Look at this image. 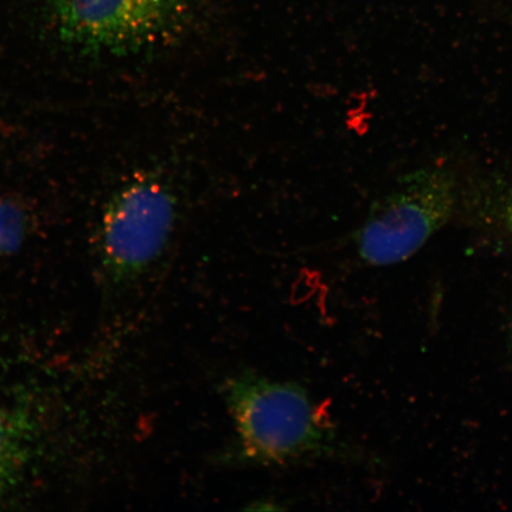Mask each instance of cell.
<instances>
[{"label":"cell","instance_id":"cell-4","mask_svg":"<svg viewBox=\"0 0 512 512\" xmlns=\"http://www.w3.org/2000/svg\"><path fill=\"white\" fill-rule=\"evenodd\" d=\"M177 198L155 174L133 176L102 211L98 245L102 264L114 278L142 275L162 256L174 233Z\"/></svg>","mask_w":512,"mask_h":512},{"label":"cell","instance_id":"cell-2","mask_svg":"<svg viewBox=\"0 0 512 512\" xmlns=\"http://www.w3.org/2000/svg\"><path fill=\"white\" fill-rule=\"evenodd\" d=\"M460 192L457 176L444 166L408 172L371 207L355 235L357 255L375 267L411 259L452 219Z\"/></svg>","mask_w":512,"mask_h":512},{"label":"cell","instance_id":"cell-7","mask_svg":"<svg viewBox=\"0 0 512 512\" xmlns=\"http://www.w3.org/2000/svg\"><path fill=\"white\" fill-rule=\"evenodd\" d=\"M19 457V438L16 426L0 412V480L9 475Z\"/></svg>","mask_w":512,"mask_h":512},{"label":"cell","instance_id":"cell-5","mask_svg":"<svg viewBox=\"0 0 512 512\" xmlns=\"http://www.w3.org/2000/svg\"><path fill=\"white\" fill-rule=\"evenodd\" d=\"M470 219L512 236V177H486L472 181L460 192Z\"/></svg>","mask_w":512,"mask_h":512},{"label":"cell","instance_id":"cell-8","mask_svg":"<svg viewBox=\"0 0 512 512\" xmlns=\"http://www.w3.org/2000/svg\"><path fill=\"white\" fill-rule=\"evenodd\" d=\"M510 344H511V350H512V324H511V330H510Z\"/></svg>","mask_w":512,"mask_h":512},{"label":"cell","instance_id":"cell-1","mask_svg":"<svg viewBox=\"0 0 512 512\" xmlns=\"http://www.w3.org/2000/svg\"><path fill=\"white\" fill-rule=\"evenodd\" d=\"M224 398L243 462L284 464L332 446L328 416L297 383L243 373L227 382Z\"/></svg>","mask_w":512,"mask_h":512},{"label":"cell","instance_id":"cell-6","mask_svg":"<svg viewBox=\"0 0 512 512\" xmlns=\"http://www.w3.org/2000/svg\"><path fill=\"white\" fill-rule=\"evenodd\" d=\"M35 215L29 204L12 195H0V256L14 254L29 238Z\"/></svg>","mask_w":512,"mask_h":512},{"label":"cell","instance_id":"cell-3","mask_svg":"<svg viewBox=\"0 0 512 512\" xmlns=\"http://www.w3.org/2000/svg\"><path fill=\"white\" fill-rule=\"evenodd\" d=\"M60 42L86 56H127L166 46L189 24V0H50Z\"/></svg>","mask_w":512,"mask_h":512}]
</instances>
